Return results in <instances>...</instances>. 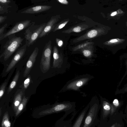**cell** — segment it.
I'll use <instances>...</instances> for the list:
<instances>
[{"label": "cell", "mask_w": 127, "mask_h": 127, "mask_svg": "<svg viewBox=\"0 0 127 127\" xmlns=\"http://www.w3.org/2000/svg\"><path fill=\"white\" fill-rule=\"evenodd\" d=\"M69 19H68L64 20L59 23L56 24L52 30V32H55L56 31L61 29L64 27L69 22Z\"/></svg>", "instance_id": "obj_23"}, {"label": "cell", "mask_w": 127, "mask_h": 127, "mask_svg": "<svg viewBox=\"0 0 127 127\" xmlns=\"http://www.w3.org/2000/svg\"><path fill=\"white\" fill-rule=\"evenodd\" d=\"M30 20H23L16 23L14 26L10 30L6 33L0 38V41L8 37L9 36L20 32L26 29L32 24Z\"/></svg>", "instance_id": "obj_5"}, {"label": "cell", "mask_w": 127, "mask_h": 127, "mask_svg": "<svg viewBox=\"0 0 127 127\" xmlns=\"http://www.w3.org/2000/svg\"><path fill=\"white\" fill-rule=\"evenodd\" d=\"M101 30L98 28H94L88 31L84 34L74 39L73 41L74 43H77L86 39L96 38L100 34Z\"/></svg>", "instance_id": "obj_9"}, {"label": "cell", "mask_w": 127, "mask_h": 127, "mask_svg": "<svg viewBox=\"0 0 127 127\" xmlns=\"http://www.w3.org/2000/svg\"><path fill=\"white\" fill-rule=\"evenodd\" d=\"M87 109H84L79 116L72 127H80L87 111Z\"/></svg>", "instance_id": "obj_20"}, {"label": "cell", "mask_w": 127, "mask_h": 127, "mask_svg": "<svg viewBox=\"0 0 127 127\" xmlns=\"http://www.w3.org/2000/svg\"><path fill=\"white\" fill-rule=\"evenodd\" d=\"M117 12L116 11L114 12H112L111 14V16H113L116 15L117 14Z\"/></svg>", "instance_id": "obj_34"}, {"label": "cell", "mask_w": 127, "mask_h": 127, "mask_svg": "<svg viewBox=\"0 0 127 127\" xmlns=\"http://www.w3.org/2000/svg\"><path fill=\"white\" fill-rule=\"evenodd\" d=\"M102 110L103 117L104 118L110 113L111 104L106 101H103L102 103Z\"/></svg>", "instance_id": "obj_17"}, {"label": "cell", "mask_w": 127, "mask_h": 127, "mask_svg": "<svg viewBox=\"0 0 127 127\" xmlns=\"http://www.w3.org/2000/svg\"><path fill=\"white\" fill-rule=\"evenodd\" d=\"M31 77L30 75H28L26 79L24 81L23 84V88L25 90L28 87L30 83Z\"/></svg>", "instance_id": "obj_27"}, {"label": "cell", "mask_w": 127, "mask_h": 127, "mask_svg": "<svg viewBox=\"0 0 127 127\" xmlns=\"http://www.w3.org/2000/svg\"><path fill=\"white\" fill-rule=\"evenodd\" d=\"M61 18L60 15H57L52 16L49 20L46 23L43 30L41 33L38 38H41L47 35L52 31L57 23Z\"/></svg>", "instance_id": "obj_7"}, {"label": "cell", "mask_w": 127, "mask_h": 127, "mask_svg": "<svg viewBox=\"0 0 127 127\" xmlns=\"http://www.w3.org/2000/svg\"><path fill=\"white\" fill-rule=\"evenodd\" d=\"M11 2L10 0H0V4L2 5H8Z\"/></svg>", "instance_id": "obj_30"}, {"label": "cell", "mask_w": 127, "mask_h": 127, "mask_svg": "<svg viewBox=\"0 0 127 127\" xmlns=\"http://www.w3.org/2000/svg\"><path fill=\"white\" fill-rule=\"evenodd\" d=\"M56 42L58 46L59 47H61L63 45V41L61 39L58 38H56Z\"/></svg>", "instance_id": "obj_29"}, {"label": "cell", "mask_w": 127, "mask_h": 127, "mask_svg": "<svg viewBox=\"0 0 127 127\" xmlns=\"http://www.w3.org/2000/svg\"><path fill=\"white\" fill-rule=\"evenodd\" d=\"M116 124L117 123H115L110 127H115Z\"/></svg>", "instance_id": "obj_36"}, {"label": "cell", "mask_w": 127, "mask_h": 127, "mask_svg": "<svg viewBox=\"0 0 127 127\" xmlns=\"http://www.w3.org/2000/svg\"><path fill=\"white\" fill-rule=\"evenodd\" d=\"M119 102L117 99H115L114 100L112 103L111 104V115H112L115 112L119 107Z\"/></svg>", "instance_id": "obj_25"}, {"label": "cell", "mask_w": 127, "mask_h": 127, "mask_svg": "<svg viewBox=\"0 0 127 127\" xmlns=\"http://www.w3.org/2000/svg\"><path fill=\"white\" fill-rule=\"evenodd\" d=\"M52 50V41L49 40L44 47L40 63V68L43 73L46 72L50 69Z\"/></svg>", "instance_id": "obj_3"}, {"label": "cell", "mask_w": 127, "mask_h": 127, "mask_svg": "<svg viewBox=\"0 0 127 127\" xmlns=\"http://www.w3.org/2000/svg\"><path fill=\"white\" fill-rule=\"evenodd\" d=\"M118 40L116 39H112L110 41V42L112 43H114L117 42Z\"/></svg>", "instance_id": "obj_33"}, {"label": "cell", "mask_w": 127, "mask_h": 127, "mask_svg": "<svg viewBox=\"0 0 127 127\" xmlns=\"http://www.w3.org/2000/svg\"><path fill=\"white\" fill-rule=\"evenodd\" d=\"M8 5H2L0 4V14H3L8 11V9L11 7Z\"/></svg>", "instance_id": "obj_26"}, {"label": "cell", "mask_w": 127, "mask_h": 127, "mask_svg": "<svg viewBox=\"0 0 127 127\" xmlns=\"http://www.w3.org/2000/svg\"><path fill=\"white\" fill-rule=\"evenodd\" d=\"M7 25V24H5L0 29V38H1L4 34L3 32L5 28Z\"/></svg>", "instance_id": "obj_28"}, {"label": "cell", "mask_w": 127, "mask_h": 127, "mask_svg": "<svg viewBox=\"0 0 127 127\" xmlns=\"http://www.w3.org/2000/svg\"><path fill=\"white\" fill-rule=\"evenodd\" d=\"M23 94L22 91H21L17 93L15 96L13 102V106L14 110L16 112L22 101Z\"/></svg>", "instance_id": "obj_15"}, {"label": "cell", "mask_w": 127, "mask_h": 127, "mask_svg": "<svg viewBox=\"0 0 127 127\" xmlns=\"http://www.w3.org/2000/svg\"><path fill=\"white\" fill-rule=\"evenodd\" d=\"M39 51L38 48L36 47L30 56L27 61L26 67L24 72L23 76L26 77L28 76L32 68L36 61Z\"/></svg>", "instance_id": "obj_10"}, {"label": "cell", "mask_w": 127, "mask_h": 127, "mask_svg": "<svg viewBox=\"0 0 127 127\" xmlns=\"http://www.w3.org/2000/svg\"><path fill=\"white\" fill-rule=\"evenodd\" d=\"M52 6L46 5H38L28 8L21 12L24 14H33L47 11L52 8Z\"/></svg>", "instance_id": "obj_11"}, {"label": "cell", "mask_w": 127, "mask_h": 127, "mask_svg": "<svg viewBox=\"0 0 127 127\" xmlns=\"http://www.w3.org/2000/svg\"><path fill=\"white\" fill-rule=\"evenodd\" d=\"M94 43V42L92 41H87L73 47L72 48V50L74 51L80 50L89 45L93 44Z\"/></svg>", "instance_id": "obj_22"}, {"label": "cell", "mask_w": 127, "mask_h": 127, "mask_svg": "<svg viewBox=\"0 0 127 127\" xmlns=\"http://www.w3.org/2000/svg\"><path fill=\"white\" fill-rule=\"evenodd\" d=\"M8 40L4 45V50L0 56L3 57L4 60L6 61L22 44L24 39L20 36H17L15 34H11L8 37Z\"/></svg>", "instance_id": "obj_1"}, {"label": "cell", "mask_w": 127, "mask_h": 127, "mask_svg": "<svg viewBox=\"0 0 127 127\" xmlns=\"http://www.w3.org/2000/svg\"><path fill=\"white\" fill-rule=\"evenodd\" d=\"M35 22H32L31 24L25 30L24 33L26 45L29 47L35 42L44 28L46 23L39 25L35 24Z\"/></svg>", "instance_id": "obj_2"}, {"label": "cell", "mask_w": 127, "mask_h": 127, "mask_svg": "<svg viewBox=\"0 0 127 127\" xmlns=\"http://www.w3.org/2000/svg\"><path fill=\"white\" fill-rule=\"evenodd\" d=\"M89 80L88 78H83L77 79L69 84L67 86V89L75 90L79 88L87 83Z\"/></svg>", "instance_id": "obj_13"}, {"label": "cell", "mask_w": 127, "mask_h": 127, "mask_svg": "<svg viewBox=\"0 0 127 127\" xmlns=\"http://www.w3.org/2000/svg\"><path fill=\"white\" fill-rule=\"evenodd\" d=\"M1 108H0V116H1Z\"/></svg>", "instance_id": "obj_37"}, {"label": "cell", "mask_w": 127, "mask_h": 127, "mask_svg": "<svg viewBox=\"0 0 127 127\" xmlns=\"http://www.w3.org/2000/svg\"><path fill=\"white\" fill-rule=\"evenodd\" d=\"M9 119L8 113L6 112L4 114L1 123V127H10L11 123Z\"/></svg>", "instance_id": "obj_24"}, {"label": "cell", "mask_w": 127, "mask_h": 127, "mask_svg": "<svg viewBox=\"0 0 127 127\" xmlns=\"http://www.w3.org/2000/svg\"><path fill=\"white\" fill-rule=\"evenodd\" d=\"M27 46L25 44L17 50L11 62L8 65L5 72L8 73L10 71L22 58L26 52Z\"/></svg>", "instance_id": "obj_6"}, {"label": "cell", "mask_w": 127, "mask_h": 127, "mask_svg": "<svg viewBox=\"0 0 127 127\" xmlns=\"http://www.w3.org/2000/svg\"><path fill=\"white\" fill-rule=\"evenodd\" d=\"M7 17L6 16H0V24L4 22L6 19Z\"/></svg>", "instance_id": "obj_32"}, {"label": "cell", "mask_w": 127, "mask_h": 127, "mask_svg": "<svg viewBox=\"0 0 127 127\" xmlns=\"http://www.w3.org/2000/svg\"><path fill=\"white\" fill-rule=\"evenodd\" d=\"M20 75V72L19 70H18L16 73L13 79L9 86L7 90V94H9L16 86Z\"/></svg>", "instance_id": "obj_16"}, {"label": "cell", "mask_w": 127, "mask_h": 127, "mask_svg": "<svg viewBox=\"0 0 127 127\" xmlns=\"http://www.w3.org/2000/svg\"><path fill=\"white\" fill-rule=\"evenodd\" d=\"M57 1L62 4L66 5L68 4V1L66 0H58Z\"/></svg>", "instance_id": "obj_31"}, {"label": "cell", "mask_w": 127, "mask_h": 127, "mask_svg": "<svg viewBox=\"0 0 127 127\" xmlns=\"http://www.w3.org/2000/svg\"><path fill=\"white\" fill-rule=\"evenodd\" d=\"M93 45H89L81 50L85 57L89 58L92 56L94 50Z\"/></svg>", "instance_id": "obj_19"}, {"label": "cell", "mask_w": 127, "mask_h": 127, "mask_svg": "<svg viewBox=\"0 0 127 127\" xmlns=\"http://www.w3.org/2000/svg\"><path fill=\"white\" fill-rule=\"evenodd\" d=\"M53 67L54 68L58 67L62 60V54L59 53L57 47L55 46L53 48Z\"/></svg>", "instance_id": "obj_14"}, {"label": "cell", "mask_w": 127, "mask_h": 127, "mask_svg": "<svg viewBox=\"0 0 127 127\" xmlns=\"http://www.w3.org/2000/svg\"><path fill=\"white\" fill-rule=\"evenodd\" d=\"M28 99V97H26L25 96L23 97L16 112V116H17L24 109L27 104Z\"/></svg>", "instance_id": "obj_21"}, {"label": "cell", "mask_w": 127, "mask_h": 127, "mask_svg": "<svg viewBox=\"0 0 127 127\" xmlns=\"http://www.w3.org/2000/svg\"><path fill=\"white\" fill-rule=\"evenodd\" d=\"M90 26L89 24L86 23H83L63 31L62 32L67 34H69L73 32L78 33L88 29Z\"/></svg>", "instance_id": "obj_12"}, {"label": "cell", "mask_w": 127, "mask_h": 127, "mask_svg": "<svg viewBox=\"0 0 127 127\" xmlns=\"http://www.w3.org/2000/svg\"><path fill=\"white\" fill-rule=\"evenodd\" d=\"M72 105L70 103H62L56 104L52 108L43 110L38 115H42L67 111L71 108Z\"/></svg>", "instance_id": "obj_4"}, {"label": "cell", "mask_w": 127, "mask_h": 127, "mask_svg": "<svg viewBox=\"0 0 127 127\" xmlns=\"http://www.w3.org/2000/svg\"><path fill=\"white\" fill-rule=\"evenodd\" d=\"M115 127H122V126L120 124L117 123Z\"/></svg>", "instance_id": "obj_35"}, {"label": "cell", "mask_w": 127, "mask_h": 127, "mask_svg": "<svg viewBox=\"0 0 127 127\" xmlns=\"http://www.w3.org/2000/svg\"><path fill=\"white\" fill-rule=\"evenodd\" d=\"M14 69H13L9 74L8 76L6 79L5 80L4 82L1 84L0 88V98L1 99L4 95L5 89L8 81L11 75L14 71Z\"/></svg>", "instance_id": "obj_18"}, {"label": "cell", "mask_w": 127, "mask_h": 127, "mask_svg": "<svg viewBox=\"0 0 127 127\" xmlns=\"http://www.w3.org/2000/svg\"><path fill=\"white\" fill-rule=\"evenodd\" d=\"M98 110V106L94 104L90 108L85 121L83 127H90L96 118Z\"/></svg>", "instance_id": "obj_8"}]
</instances>
